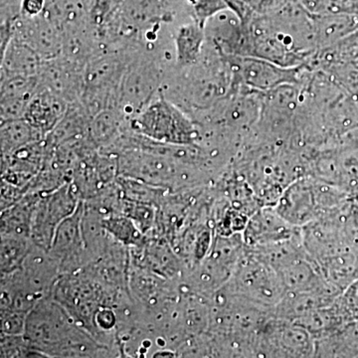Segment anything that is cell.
<instances>
[{
  "label": "cell",
  "mask_w": 358,
  "mask_h": 358,
  "mask_svg": "<svg viewBox=\"0 0 358 358\" xmlns=\"http://www.w3.org/2000/svg\"><path fill=\"white\" fill-rule=\"evenodd\" d=\"M44 60L31 47L13 37L1 53V78L37 77Z\"/></svg>",
  "instance_id": "5bb4252c"
},
{
  "label": "cell",
  "mask_w": 358,
  "mask_h": 358,
  "mask_svg": "<svg viewBox=\"0 0 358 358\" xmlns=\"http://www.w3.org/2000/svg\"><path fill=\"white\" fill-rule=\"evenodd\" d=\"M83 204L78 205L77 210L66 218L59 226L52 242L49 253L66 271L75 268L76 259L84 253Z\"/></svg>",
  "instance_id": "8fae6325"
},
{
  "label": "cell",
  "mask_w": 358,
  "mask_h": 358,
  "mask_svg": "<svg viewBox=\"0 0 358 358\" xmlns=\"http://www.w3.org/2000/svg\"><path fill=\"white\" fill-rule=\"evenodd\" d=\"M27 237L1 235V274L17 272L24 264L32 245Z\"/></svg>",
  "instance_id": "44dd1931"
},
{
  "label": "cell",
  "mask_w": 358,
  "mask_h": 358,
  "mask_svg": "<svg viewBox=\"0 0 358 358\" xmlns=\"http://www.w3.org/2000/svg\"><path fill=\"white\" fill-rule=\"evenodd\" d=\"M13 37L24 42L43 59L52 60L62 53L63 35L43 14L35 17L20 15L13 22Z\"/></svg>",
  "instance_id": "ba28073f"
},
{
  "label": "cell",
  "mask_w": 358,
  "mask_h": 358,
  "mask_svg": "<svg viewBox=\"0 0 358 358\" xmlns=\"http://www.w3.org/2000/svg\"><path fill=\"white\" fill-rule=\"evenodd\" d=\"M350 322L358 320V280L352 282L336 299Z\"/></svg>",
  "instance_id": "4316f807"
},
{
  "label": "cell",
  "mask_w": 358,
  "mask_h": 358,
  "mask_svg": "<svg viewBox=\"0 0 358 358\" xmlns=\"http://www.w3.org/2000/svg\"><path fill=\"white\" fill-rule=\"evenodd\" d=\"M0 129L1 155L13 154L30 143L46 138L25 119L1 122Z\"/></svg>",
  "instance_id": "ffe728a7"
},
{
  "label": "cell",
  "mask_w": 358,
  "mask_h": 358,
  "mask_svg": "<svg viewBox=\"0 0 358 358\" xmlns=\"http://www.w3.org/2000/svg\"><path fill=\"white\" fill-rule=\"evenodd\" d=\"M103 229L112 234L115 239L127 245H140L143 234L140 228L129 217H110L102 221Z\"/></svg>",
  "instance_id": "7402d4cb"
},
{
  "label": "cell",
  "mask_w": 358,
  "mask_h": 358,
  "mask_svg": "<svg viewBox=\"0 0 358 358\" xmlns=\"http://www.w3.org/2000/svg\"><path fill=\"white\" fill-rule=\"evenodd\" d=\"M221 289L268 310H274L287 293L277 271L247 247L229 281Z\"/></svg>",
  "instance_id": "277c9868"
},
{
  "label": "cell",
  "mask_w": 358,
  "mask_h": 358,
  "mask_svg": "<svg viewBox=\"0 0 358 358\" xmlns=\"http://www.w3.org/2000/svg\"><path fill=\"white\" fill-rule=\"evenodd\" d=\"M355 1L358 4V0H355Z\"/></svg>",
  "instance_id": "f1b7e54d"
},
{
  "label": "cell",
  "mask_w": 358,
  "mask_h": 358,
  "mask_svg": "<svg viewBox=\"0 0 358 358\" xmlns=\"http://www.w3.org/2000/svg\"><path fill=\"white\" fill-rule=\"evenodd\" d=\"M315 357H358V320L336 333L315 339Z\"/></svg>",
  "instance_id": "ac0fdd59"
},
{
  "label": "cell",
  "mask_w": 358,
  "mask_h": 358,
  "mask_svg": "<svg viewBox=\"0 0 358 358\" xmlns=\"http://www.w3.org/2000/svg\"><path fill=\"white\" fill-rule=\"evenodd\" d=\"M68 106L69 103L62 98L38 86L28 105L24 119L46 138L63 119Z\"/></svg>",
  "instance_id": "4fadbf2b"
},
{
  "label": "cell",
  "mask_w": 358,
  "mask_h": 358,
  "mask_svg": "<svg viewBox=\"0 0 358 358\" xmlns=\"http://www.w3.org/2000/svg\"><path fill=\"white\" fill-rule=\"evenodd\" d=\"M315 339L303 327L273 315L257 341L256 357H315Z\"/></svg>",
  "instance_id": "5b68a950"
},
{
  "label": "cell",
  "mask_w": 358,
  "mask_h": 358,
  "mask_svg": "<svg viewBox=\"0 0 358 358\" xmlns=\"http://www.w3.org/2000/svg\"><path fill=\"white\" fill-rule=\"evenodd\" d=\"M338 296L327 293H286L281 303L274 308V315L280 319L294 322L307 313L331 305Z\"/></svg>",
  "instance_id": "e0dca14e"
},
{
  "label": "cell",
  "mask_w": 358,
  "mask_h": 358,
  "mask_svg": "<svg viewBox=\"0 0 358 358\" xmlns=\"http://www.w3.org/2000/svg\"><path fill=\"white\" fill-rule=\"evenodd\" d=\"M40 197L38 193L24 195L20 202L2 211L1 235L30 238L33 214Z\"/></svg>",
  "instance_id": "d6986e66"
},
{
  "label": "cell",
  "mask_w": 358,
  "mask_h": 358,
  "mask_svg": "<svg viewBox=\"0 0 358 358\" xmlns=\"http://www.w3.org/2000/svg\"><path fill=\"white\" fill-rule=\"evenodd\" d=\"M301 234V228L294 227L278 213L274 206L260 207L249 218L243 235L247 247H261L286 241Z\"/></svg>",
  "instance_id": "9c48e42d"
},
{
  "label": "cell",
  "mask_w": 358,
  "mask_h": 358,
  "mask_svg": "<svg viewBox=\"0 0 358 358\" xmlns=\"http://www.w3.org/2000/svg\"><path fill=\"white\" fill-rule=\"evenodd\" d=\"M28 313L15 312V310H1L2 334L9 336L24 334L26 320Z\"/></svg>",
  "instance_id": "484cf974"
},
{
  "label": "cell",
  "mask_w": 358,
  "mask_h": 358,
  "mask_svg": "<svg viewBox=\"0 0 358 358\" xmlns=\"http://www.w3.org/2000/svg\"><path fill=\"white\" fill-rule=\"evenodd\" d=\"M317 50L341 41L358 29V14L313 15Z\"/></svg>",
  "instance_id": "2e32d148"
},
{
  "label": "cell",
  "mask_w": 358,
  "mask_h": 358,
  "mask_svg": "<svg viewBox=\"0 0 358 358\" xmlns=\"http://www.w3.org/2000/svg\"><path fill=\"white\" fill-rule=\"evenodd\" d=\"M224 1L244 23L256 14L265 13L274 0H224Z\"/></svg>",
  "instance_id": "d4e9b609"
},
{
  "label": "cell",
  "mask_w": 358,
  "mask_h": 358,
  "mask_svg": "<svg viewBox=\"0 0 358 358\" xmlns=\"http://www.w3.org/2000/svg\"><path fill=\"white\" fill-rule=\"evenodd\" d=\"M74 188L72 183L67 182L40 197L30 232L33 244L49 251L60 224L77 210L79 203Z\"/></svg>",
  "instance_id": "8992f818"
},
{
  "label": "cell",
  "mask_w": 358,
  "mask_h": 358,
  "mask_svg": "<svg viewBox=\"0 0 358 358\" xmlns=\"http://www.w3.org/2000/svg\"><path fill=\"white\" fill-rule=\"evenodd\" d=\"M134 133L171 145H199L201 131L178 105L160 93L152 102L129 117Z\"/></svg>",
  "instance_id": "3957f363"
},
{
  "label": "cell",
  "mask_w": 358,
  "mask_h": 358,
  "mask_svg": "<svg viewBox=\"0 0 358 358\" xmlns=\"http://www.w3.org/2000/svg\"><path fill=\"white\" fill-rule=\"evenodd\" d=\"M162 45H138L122 76L117 94V108L131 117L152 102L162 91L167 69Z\"/></svg>",
  "instance_id": "6da1fadb"
},
{
  "label": "cell",
  "mask_w": 358,
  "mask_h": 358,
  "mask_svg": "<svg viewBox=\"0 0 358 358\" xmlns=\"http://www.w3.org/2000/svg\"><path fill=\"white\" fill-rule=\"evenodd\" d=\"M206 41L205 28L194 20L179 26L173 35L176 66L186 69L199 62Z\"/></svg>",
  "instance_id": "9a60e30c"
},
{
  "label": "cell",
  "mask_w": 358,
  "mask_h": 358,
  "mask_svg": "<svg viewBox=\"0 0 358 358\" xmlns=\"http://www.w3.org/2000/svg\"><path fill=\"white\" fill-rule=\"evenodd\" d=\"M39 86L49 90L68 103L81 100L84 90V70L59 56L44 61L38 75Z\"/></svg>",
  "instance_id": "30bf717a"
},
{
  "label": "cell",
  "mask_w": 358,
  "mask_h": 358,
  "mask_svg": "<svg viewBox=\"0 0 358 358\" xmlns=\"http://www.w3.org/2000/svg\"><path fill=\"white\" fill-rule=\"evenodd\" d=\"M46 0H22L21 15L26 17H35L43 13Z\"/></svg>",
  "instance_id": "83f0119b"
},
{
  "label": "cell",
  "mask_w": 358,
  "mask_h": 358,
  "mask_svg": "<svg viewBox=\"0 0 358 358\" xmlns=\"http://www.w3.org/2000/svg\"><path fill=\"white\" fill-rule=\"evenodd\" d=\"M352 197L336 186L306 176L292 182L274 207L287 222L301 228L343 206Z\"/></svg>",
  "instance_id": "7a4b0ae2"
},
{
  "label": "cell",
  "mask_w": 358,
  "mask_h": 358,
  "mask_svg": "<svg viewBox=\"0 0 358 358\" xmlns=\"http://www.w3.org/2000/svg\"><path fill=\"white\" fill-rule=\"evenodd\" d=\"M91 0H46L43 15L63 36L90 27Z\"/></svg>",
  "instance_id": "7c38bea8"
},
{
  "label": "cell",
  "mask_w": 358,
  "mask_h": 358,
  "mask_svg": "<svg viewBox=\"0 0 358 358\" xmlns=\"http://www.w3.org/2000/svg\"><path fill=\"white\" fill-rule=\"evenodd\" d=\"M301 6L312 15L329 14H358L355 0H300Z\"/></svg>",
  "instance_id": "603a6c76"
},
{
  "label": "cell",
  "mask_w": 358,
  "mask_h": 358,
  "mask_svg": "<svg viewBox=\"0 0 358 358\" xmlns=\"http://www.w3.org/2000/svg\"><path fill=\"white\" fill-rule=\"evenodd\" d=\"M238 82L255 91L268 92L300 82L307 67L289 68L253 56L221 57Z\"/></svg>",
  "instance_id": "52a82bcc"
},
{
  "label": "cell",
  "mask_w": 358,
  "mask_h": 358,
  "mask_svg": "<svg viewBox=\"0 0 358 358\" xmlns=\"http://www.w3.org/2000/svg\"><path fill=\"white\" fill-rule=\"evenodd\" d=\"M226 9H229V7L224 0H192L190 1V14L193 17L192 20L204 28L212 17Z\"/></svg>",
  "instance_id": "cb8c5ba5"
}]
</instances>
